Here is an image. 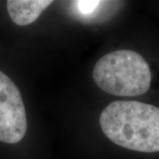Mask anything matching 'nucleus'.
<instances>
[{
	"instance_id": "obj_1",
	"label": "nucleus",
	"mask_w": 159,
	"mask_h": 159,
	"mask_svg": "<svg viewBox=\"0 0 159 159\" xmlns=\"http://www.w3.org/2000/svg\"><path fill=\"white\" fill-rule=\"evenodd\" d=\"M103 134L122 148L143 153L159 151V108L136 101H115L99 119Z\"/></svg>"
},
{
	"instance_id": "obj_2",
	"label": "nucleus",
	"mask_w": 159,
	"mask_h": 159,
	"mask_svg": "<svg viewBox=\"0 0 159 159\" xmlns=\"http://www.w3.org/2000/svg\"><path fill=\"white\" fill-rule=\"evenodd\" d=\"M93 79L102 90L119 97H137L147 93L151 72L142 55L129 50L110 52L93 69Z\"/></svg>"
},
{
	"instance_id": "obj_3",
	"label": "nucleus",
	"mask_w": 159,
	"mask_h": 159,
	"mask_svg": "<svg viewBox=\"0 0 159 159\" xmlns=\"http://www.w3.org/2000/svg\"><path fill=\"white\" fill-rule=\"evenodd\" d=\"M27 128V114L20 92L0 71V142L18 143L24 138Z\"/></svg>"
},
{
	"instance_id": "obj_4",
	"label": "nucleus",
	"mask_w": 159,
	"mask_h": 159,
	"mask_svg": "<svg viewBox=\"0 0 159 159\" xmlns=\"http://www.w3.org/2000/svg\"><path fill=\"white\" fill-rule=\"evenodd\" d=\"M53 2L49 0H8L7 11L11 20L19 26L34 22Z\"/></svg>"
},
{
	"instance_id": "obj_5",
	"label": "nucleus",
	"mask_w": 159,
	"mask_h": 159,
	"mask_svg": "<svg viewBox=\"0 0 159 159\" xmlns=\"http://www.w3.org/2000/svg\"><path fill=\"white\" fill-rule=\"evenodd\" d=\"M71 3L74 4L78 17L81 18L83 20H87L89 21H91V19H97L99 17V14H101V12L97 11L105 5L106 1L84 0L74 1Z\"/></svg>"
}]
</instances>
